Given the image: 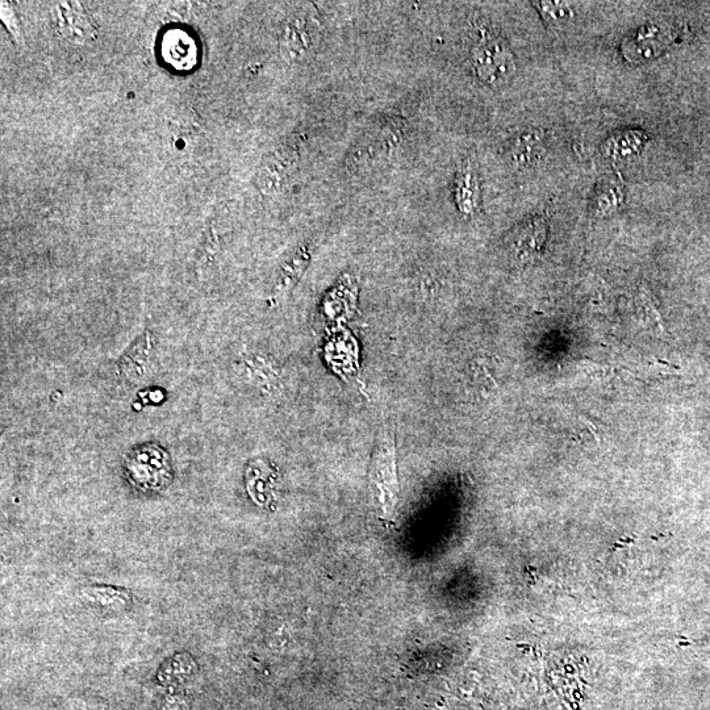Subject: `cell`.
Wrapping results in <instances>:
<instances>
[{"instance_id": "obj_13", "label": "cell", "mask_w": 710, "mask_h": 710, "mask_svg": "<svg viewBox=\"0 0 710 710\" xmlns=\"http://www.w3.org/2000/svg\"><path fill=\"white\" fill-rule=\"evenodd\" d=\"M625 200L622 183L615 178H604L593 191L590 207L595 217H608L620 210Z\"/></svg>"}, {"instance_id": "obj_10", "label": "cell", "mask_w": 710, "mask_h": 710, "mask_svg": "<svg viewBox=\"0 0 710 710\" xmlns=\"http://www.w3.org/2000/svg\"><path fill=\"white\" fill-rule=\"evenodd\" d=\"M671 33L662 28V25H650L638 29L632 39L624 44V54L629 61L643 62L653 60L670 45Z\"/></svg>"}, {"instance_id": "obj_8", "label": "cell", "mask_w": 710, "mask_h": 710, "mask_svg": "<svg viewBox=\"0 0 710 710\" xmlns=\"http://www.w3.org/2000/svg\"><path fill=\"white\" fill-rule=\"evenodd\" d=\"M79 597L87 607L106 615H121L133 605L132 593L127 588L106 584L87 586L79 593Z\"/></svg>"}, {"instance_id": "obj_1", "label": "cell", "mask_w": 710, "mask_h": 710, "mask_svg": "<svg viewBox=\"0 0 710 710\" xmlns=\"http://www.w3.org/2000/svg\"><path fill=\"white\" fill-rule=\"evenodd\" d=\"M471 32L469 60L476 78L492 90H501L517 73L515 54L507 40L490 24L475 22Z\"/></svg>"}, {"instance_id": "obj_12", "label": "cell", "mask_w": 710, "mask_h": 710, "mask_svg": "<svg viewBox=\"0 0 710 710\" xmlns=\"http://www.w3.org/2000/svg\"><path fill=\"white\" fill-rule=\"evenodd\" d=\"M198 672V663L189 653H177L166 659L158 670L157 680L162 687L179 688Z\"/></svg>"}, {"instance_id": "obj_14", "label": "cell", "mask_w": 710, "mask_h": 710, "mask_svg": "<svg viewBox=\"0 0 710 710\" xmlns=\"http://www.w3.org/2000/svg\"><path fill=\"white\" fill-rule=\"evenodd\" d=\"M152 337L146 332L144 336L137 338L131 348L125 352L120 359L119 367L124 377L131 382H139L144 378L146 367H148L150 352H152Z\"/></svg>"}, {"instance_id": "obj_7", "label": "cell", "mask_w": 710, "mask_h": 710, "mask_svg": "<svg viewBox=\"0 0 710 710\" xmlns=\"http://www.w3.org/2000/svg\"><path fill=\"white\" fill-rule=\"evenodd\" d=\"M547 142V133L542 129H524L508 140L504 148L505 160L513 169H530L545 157Z\"/></svg>"}, {"instance_id": "obj_6", "label": "cell", "mask_w": 710, "mask_h": 710, "mask_svg": "<svg viewBox=\"0 0 710 710\" xmlns=\"http://www.w3.org/2000/svg\"><path fill=\"white\" fill-rule=\"evenodd\" d=\"M549 235V223L546 217L537 215L530 217L513 229L508 244L512 256L522 263L536 261L544 252Z\"/></svg>"}, {"instance_id": "obj_4", "label": "cell", "mask_w": 710, "mask_h": 710, "mask_svg": "<svg viewBox=\"0 0 710 710\" xmlns=\"http://www.w3.org/2000/svg\"><path fill=\"white\" fill-rule=\"evenodd\" d=\"M311 12H298L283 24L279 36V50L287 62L302 61L315 47L319 37L320 23Z\"/></svg>"}, {"instance_id": "obj_5", "label": "cell", "mask_w": 710, "mask_h": 710, "mask_svg": "<svg viewBox=\"0 0 710 710\" xmlns=\"http://www.w3.org/2000/svg\"><path fill=\"white\" fill-rule=\"evenodd\" d=\"M299 157L298 145L288 141L265 158L257 175L258 189L263 195H271L282 189L284 182L298 165Z\"/></svg>"}, {"instance_id": "obj_17", "label": "cell", "mask_w": 710, "mask_h": 710, "mask_svg": "<svg viewBox=\"0 0 710 710\" xmlns=\"http://www.w3.org/2000/svg\"><path fill=\"white\" fill-rule=\"evenodd\" d=\"M638 304L639 307L642 308L643 315H645L646 319L654 325V328L661 334L666 333V327H664L661 309H659L657 300L654 299V296L651 294L649 288H639Z\"/></svg>"}, {"instance_id": "obj_11", "label": "cell", "mask_w": 710, "mask_h": 710, "mask_svg": "<svg viewBox=\"0 0 710 710\" xmlns=\"http://www.w3.org/2000/svg\"><path fill=\"white\" fill-rule=\"evenodd\" d=\"M649 136L637 128L621 129L604 141L601 150L612 161H626L638 156L645 149Z\"/></svg>"}, {"instance_id": "obj_9", "label": "cell", "mask_w": 710, "mask_h": 710, "mask_svg": "<svg viewBox=\"0 0 710 710\" xmlns=\"http://www.w3.org/2000/svg\"><path fill=\"white\" fill-rule=\"evenodd\" d=\"M454 200L465 217H474L482 208V187L473 161L463 162L455 174Z\"/></svg>"}, {"instance_id": "obj_16", "label": "cell", "mask_w": 710, "mask_h": 710, "mask_svg": "<svg viewBox=\"0 0 710 710\" xmlns=\"http://www.w3.org/2000/svg\"><path fill=\"white\" fill-rule=\"evenodd\" d=\"M60 10L62 27L69 25L64 31L68 32L69 36H74V39H85L91 31L90 20L73 7H60Z\"/></svg>"}, {"instance_id": "obj_15", "label": "cell", "mask_w": 710, "mask_h": 710, "mask_svg": "<svg viewBox=\"0 0 710 710\" xmlns=\"http://www.w3.org/2000/svg\"><path fill=\"white\" fill-rule=\"evenodd\" d=\"M534 7L545 20V23L555 31L565 29L575 19L574 8L566 2H533Z\"/></svg>"}, {"instance_id": "obj_2", "label": "cell", "mask_w": 710, "mask_h": 710, "mask_svg": "<svg viewBox=\"0 0 710 710\" xmlns=\"http://www.w3.org/2000/svg\"><path fill=\"white\" fill-rule=\"evenodd\" d=\"M408 124L399 118H383L375 121L361 140L354 145L346 164L349 169H365L367 166L388 160L402 149L408 140Z\"/></svg>"}, {"instance_id": "obj_3", "label": "cell", "mask_w": 710, "mask_h": 710, "mask_svg": "<svg viewBox=\"0 0 710 710\" xmlns=\"http://www.w3.org/2000/svg\"><path fill=\"white\" fill-rule=\"evenodd\" d=\"M370 484L380 516L392 522L399 501V483L394 436L390 430L383 429L380 433L371 463Z\"/></svg>"}]
</instances>
